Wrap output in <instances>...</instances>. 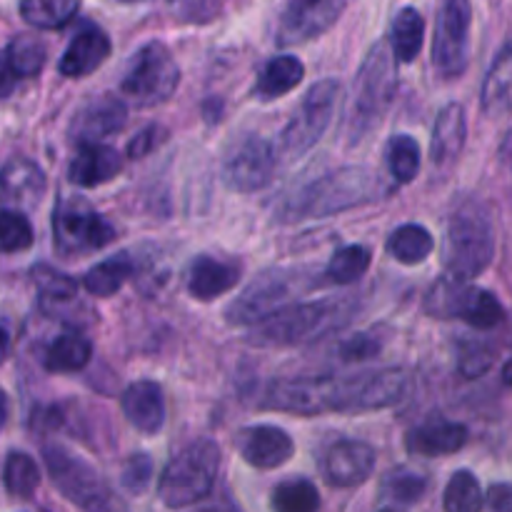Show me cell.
Segmentation results:
<instances>
[{
	"label": "cell",
	"mask_w": 512,
	"mask_h": 512,
	"mask_svg": "<svg viewBox=\"0 0 512 512\" xmlns=\"http://www.w3.org/2000/svg\"><path fill=\"white\" fill-rule=\"evenodd\" d=\"M135 275V265L128 255H113L103 263L93 265L85 273L83 288L95 298H113L125 283Z\"/></svg>",
	"instance_id": "f1b7e54d"
},
{
	"label": "cell",
	"mask_w": 512,
	"mask_h": 512,
	"mask_svg": "<svg viewBox=\"0 0 512 512\" xmlns=\"http://www.w3.org/2000/svg\"><path fill=\"white\" fill-rule=\"evenodd\" d=\"M425 310L433 318H463L478 330H493L505 320V308L490 290L470 288L468 280L440 278L425 298Z\"/></svg>",
	"instance_id": "30bf717a"
},
{
	"label": "cell",
	"mask_w": 512,
	"mask_h": 512,
	"mask_svg": "<svg viewBox=\"0 0 512 512\" xmlns=\"http://www.w3.org/2000/svg\"><path fill=\"white\" fill-rule=\"evenodd\" d=\"M428 480L413 470H393L383 483V495L395 505H413L425 495Z\"/></svg>",
	"instance_id": "60d3db41"
},
{
	"label": "cell",
	"mask_w": 512,
	"mask_h": 512,
	"mask_svg": "<svg viewBox=\"0 0 512 512\" xmlns=\"http://www.w3.org/2000/svg\"><path fill=\"white\" fill-rule=\"evenodd\" d=\"M80 0H20V15L40 30H58L75 18Z\"/></svg>",
	"instance_id": "d6a6232c"
},
{
	"label": "cell",
	"mask_w": 512,
	"mask_h": 512,
	"mask_svg": "<svg viewBox=\"0 0 512 512\" xmlns=\"http://www.w3.org/2000/svg\"><path fill=\"white\" fill-rule=\"evenodd\" d=\"M33 225L18 210L5 208L0 213V248H3L5 255L10 253H23L33 245Z\"/></svg>",
	"instance_id": "ab89813d"
},
{
	"label": "cell",
	"mask_w": 512,
	"mask_h": 512,
	"mask_svg": "<svg viewBox=\"0 0 512 512\" xmlns=\"http://www.w3.org/2000/svg\"><path fill=\"white\" fill-rule=\"evenodd\" d=\"M425 40V20L415 8H403L390 28V48L398 63H413Z\"/></svg>",
	"instance_id": "f546056e"
},
{
	"label": "cell",
	"mask_w": 512,
	"mask_h": 512,
	"mask_svg": "<svg viewBox=\"0 0 512 512\" xmlns=\"http://www.w3.org/2000/svg\"><path fill=\"white\" fill-rule=\"evenodd\" d=\"M480 105L490 118L512 113V43L505 45L490 65L480 90Z\"/></svg>",
	"instance_id": "484cf974"
},
{
	"label": "cell",
	"mask_w": 512,
	"mask_h": 512,
	"mask_svg": "<svg viewBox=\"0 0 512 512\" xmlns=\"http://www.w3.org/2000/svg\"><path fill=\"white\" fill-rule=\"evenodd\" d=\"M370 263H373V253L365 245H345V248L335 250L330 258L328 268H325V280L335 285H353L368 273Z\"/></svg>",
	"instance_id": "836d02e7"
},
{
	"label": "cell",
	"mask_w": 512,
	"mask_h": 512,
	"mask_svg": "<svg viewBox=\"0 0 512 512\" xmlns=\"http://www.w3.org/2000/svg\"><path fill=\"white\" fill-rule=\"evenodd\" d=\"M468 138V115L460 103H448L435 118L433 140H430V155L435 168H450L458 163L460 153Z\"/></svg>",
	"instance_id": "603a6c76"
},
{
	"label": "cell",
	"mask_w": 512,
	"mask_h": 512,
	"mask_svg": "<svg viewBox=\"0 0 512 512\" xmlns=\"http://www.w3.org/2000/svg\"><path fill=\"white\" fill-rule=\"evenodd\" d=\"M125 420L143 435H155L165 425V395L153 380H138L128 385L120 398Z\"/></svg>",
	"instance_id": "ffe728a7"
},
{
	"label": "cell",
	"mask_w": 512,
	"mask_h": 512,
	"mask_svg": "<svg viewBox=\"0 0 512 512\" xmlns=\"http://www.w3.org/2000/svg\"><path fill=\"white\" fill-rule=\"evenodd\" d=\"M120 3H138V0H120Z\"/></svg>",
	"instance_id": "f907efd6"
},
{
	"label": "cell",
	"mask_w": 512,
	"mask_h": 512,
	"mask_svg": "<svg viewBox=\"0 0 512 512\" xmlns=\"http://www.w3.org/2000/svg\"><path fill=\"white\" fill-rule=\"evenodd\" d=\"M3 200L5 205L18 208H35L45 193V173L35 160L10 158L3 168Z\"/></svg>",
	"instance_id": "cb8c5ba5"
},
{
	"label": "cell",
	"mask_w": 512,
	"mask_h": 512,
	"mask_svg": "<svg viewBox=\"0 0 512 512\" xmlns=\"http://www.w3.org/2000/svg\"><path fill=\"white\" fill-rule=\"evenodd\" d=\"M468 443V428L448 418H430L408 433V450L423 458L453 455Z\"/></svg>",
	"instance_id": "7402d4cb"
},
{
	"label": "cell",
	"mask_w": 512,
	"mask_h": 512,
	"mask_svg": "<svg viewBox=\"0 0 512 512\" xmlns=\"http://www.w3.org/2000/svg\"><path fill=\"white\" fill-rule=\"evenodd\" d=\"M270 505L275 512H318L320 493L310 480H288L273 490Z\"/></svg>",
	"instance_id": "74e56055"
},
{
	"label": "cell",
	"mask_w": 512,
	"mask_h": 512,
	"mask_svg": "<svg viewBox=\"0 0 512 512\" xmlns=\"http://www.w3.org/2000/svg\"><path fill=\"white\" fill-rule=\"evenodd\" d=\"M340 100V83L335 78H325L320 83H315L313 88L305 93L303 103L295 110L293 118L288 120L283 130H280L278 138V153L285 160H298L303 155H308L315 145L320 143V138L325 135V130L330 128L335 118V110H338Z\"/></svg>",
	"instance_id": "ba28073f"
},
{
	"label": "cell",
	"mask_w": 512,
	"mask_h": 512,
	"mask_svg": "<svg viewBox=\"0 0 512 512\" xmlns=\"http://www.w3.org/2000/svg\"><path fill=\"white\" fill-rule=\"evenodd\" d=\"M3 483L5 490H8L10 495H15V498H30L40 485L38 463H35L28 453L10 450L8 458H5Z\"/></svg>",
	"instance_id": "d590c367"
},
{
	"label": "cell",
	"mask_w": 512,
	"mask_h": 512,
	"mask_svg": "<svg viewBox=\"0 0 512 512\" xmlns=\"http://www.w3.org/2000/svg\"><path fill=\"white\" fill-rule=\"evenodd\" d=\"M238 453L248 465L258 470H275L288 463L295 453V443L283 428L275 425H250L235 438Z\"/></svg>",
	"instance_id": "e0dca14e"
},
{
	"label": "cell",
	"mask_w": 512,
	"mask_h": 512,
	"mask_svg": "<svg viewBox=\"0 0 512 512\" xmlns=\"http://www.w3.org/2000/svg\"><path fill=\"white\" fill-rule=\"evenodd\" d=\"M305 75V65L295 55H275L260 70L258 83H255V95L263 100H275L280 95H288L300 85Z\"/></svg>",
	"instance_id": "4316f807"
},
{
	"label": "cell",
	"mask_w": 512,
	"mask_h": 512,
	"mask_svg": "<svg viewBox=\"0 0 512 512\" xmlns=\"http://www.w3.org/2000/svg\"><path fill=\"white\" fill-rule=\"evenodd\" d=\"M435 250V238L428 228L418 223L400 225L388 238V253L403 265H418L428 260V255Z\"/></svg>",
	"instance_id": "1f68e13d"
},
{
	"label": "cell",
	"mask_w": 512,
	"mask_h": 512,
	"mask_svg": "<svg viewBox=\"0 0 512 512\" xmlns=\"http://www.w3.org/2000/svg\"><path fill=\"white\" fill-rule=\"evenodd\" d=\"M345 10V0H290L280 15L278 43L298 45L323 35Z\"/></svg>",
	"instance_id": "9a60e30c"
},
{
	"label": "cell",
	"mask_w": 512,
	"mask_h": 512,
	"mask_svg": "<svg viewBox=\"0 0 512 512\" xmlns=\"http://www.w3.org/2000/svg\"><path fill=\"white\" fill-rule=\"evenodd\" d=\"M163 140H165V128H160V125H148V128H143L133 140H130L128 155L130 158H143V155L153 153Z\"/></svg>",
	"instance_id": "f6af8a7d"
},
{
	"label": "cell",
	"mask_w": 512,
	"mask_h": 512,
	"mask_svg": "<svg viewBox=\"0 0 512 512\" xmlns=\"http://www.w3.org/2000/svg\"><path fill=\"white\" fill-rule=\"evenodd\" d=\"M503 383L510 385V388H512V358L503 365Z\"/></svg>",
	"instance_id": "c3c4849f"
},
{
	"label": "cell",
	"mask_w": 512,
	"mask_h": 512,
	"mask_svg": "<svg viewBox=\"0 0 512 512\" xmlns=\"http://www.w3.org/2000/svg\"><path fill=\"white\" fill-rule=\"evenodd\" d=\"M485 500L478 478L470 470H458L445 488L443 508L445 512H480Z\"/></svg>",
	"instance_id": "8d00e7d4"
},
{
	"label": "cell",
	"mask_w": 512,
	"mask_h": 512,
	"mask_svg": "<svg viewBox=\"0 0 512 512\" xmlns=\"http://www.w3.org/2000/svg\"><path fill=\"white\" fill-rule=\"evenodd\" d=\"M380 348H383V343H380L375 335L360 333V335H353V338H348L343 345H340V355H343V360H365V358H375V355L380 353Z\"/></svg>",
	"instance_id": "7bdbcfd3"
},
{
	"label": "cell",
	"mask_w": 512,
	"mask_h": 512,
	"mask_svg": "<svg viewBox=\"0 0 512 512\" xmlns=\"http://www.w3.org/2000/svg\"><path fill=\"white\" fill-rule=\"evenodd\" d=\"M325 478L335 488H355L375 470V450L363 440H338L325 455Z\"/></svg>",
	"instance_id": "ac0fdd59"
},
{
	"label": "cell",
	"mask_w": 512,
	"mask_h": 512,
	"mask_svg": "<svg viewBox=\"0 0 512 512\" xmlns=\"http://www.w3.org/2000/svg\"><path fill=\"white\" fill-rule=\"evenodd\" d=\"M380 512H403L400 508H385V510H380Z\"/></svg>",
	"instance_id": "681fc988"
},
{
	"label": "cell",
	"mask_w": 512,
	"mask_h": 512,
	"mask_svg": "<svg viewBox=\"0 0 512 512\" xmlns=\"http://www.w3.org/2000/svg\"><path fill=\"white\" fill-rule=\"evenodd\" d=\"M150 478H153V458H150L148 453L130 455L128 463L123 465V475H120L123 488L128 490V493L140 495L145 488H148Z\"/></svg>",
	"instance_id": "b9f144b4"
},
{
	"label": "cell",
	"mask_w": 512,
	"mask_h": 512,
	"mask_svg": "<svg viewBox=\"0 0 512 512\" xmlns=\"http://www.w3.org/2000/svg\"><path fill=\"white\" fill-rule=\"evenodd\" d=\"M240 268L225 260L198 255L190 265L188 290L195 300H215L220 295L230 293L238 285Z\"/></svg>",
	"instance_id": "d4e9b609"
},
{
	"label": "cell",
	"mask_w": 512,
	"mask_h": 512,
	"mask_svg": "<svg viewBox=\"0 0 512 512\" xmlns=\"http://www.w3.org/2000/svg\"><path fill=\"white\" fill-rule=\"evenodd\" d=\"M390 193V185L375 170L365 165H348L323 178L310 180L295 190L278 208L280 223H300V220L330 218L360 205L375 203Z\"/></svg>",
	"instance_id": "6da1fadb"
},
{
	"label": "cell",
	"mask_w": 512,
	"mask_h": 512,
	"mask_svg": "<svg viewBox=\"0 0 512 512\" xmlns=\"http://www.w3.org/2000/svg\"><path fill=\"white\" fill-rule=\"evenodd\" d=\"M470 25H473L470 0H445L438 13L433 40V65L443 78H460L468 70Z\"/></svg>",
	"instance_id": "5bb4252c"
},
{
	"label": "cell",
	"mask_w": 512,
	"mask_h": 512,
	"mask_svg": "<svg viewBox=\"0 0 512 512\" xmlns=\"http://www.w3.org/2000/svg\"><path fill=\"white\" fill-rule=\"evenodd\" d=\"M315 288V280L303 268H270L255 275L243 293L228 305L225 320L235 328H255L278 310L293 305L290 300L303 290Z\"/></svg>",
	"instance_id": "5b68a950"
},
{
	"label": "cell",
	"mask_w": 512,
	"mask_h": 512,
	"mask_svg": "<svg viewBox=\"0 0 512 512\" xmlns=\"http://www.w3.org/2000/svg\"><path fill=\"white\" fill-rule=\"evenodd\" d=\"M495 258V228L488 208L480 200H463L448 220L443 243L445 275L475 280Z\"/></svg>",
	"instance_id": "7a4b0ae2"
},
{
	"label": "cell",
	"mask_w": 512,
	"mask_h": 512,
	"mask_svg": "<svg viewBox=\"0 0 512 512\" xmlns=\"http://www.w3.org/2000/svg\"><path fill=\"white\" fill-rule=\"evenodd\" d=\"M390 175L403 183H413L420 173V145L413 135H395L388 145Z\"/></svg>",
	"instance_id": "f35d334b"
},
{
	"label": "cell",
	"mask_w": 512,
	"mask_h": 512,
	"mask_svg": "<svg viewBox=\"0 0 512 512\" xmlns=\"http://www.w3.org/2000/svg\"><path fill=\"white\" fill-rule=\"evenodd\" d=\"M125 120H128V108L123 98L113 93L93 95L75 110L73 123H70V140L78 145L100 143L108 135L123 130Z\"/></svg>",
	"instance_id": "2e32d148"
},
{
	"label": "cell",
	"mask_w": 512,
	"mask_h": 512,
	"mask_svg": "<svg viewBox=\"0 0 512 512\" xmlns=\"http://www.w3.org/2000/svg\"><path fill=\"white\" fill-rule=\"evenodd\" d=\"M218 470V445L213 440H195L165 465L158 483V498L170 510L190 508L213 490Z\"/></svg>",
	"instance_id": "8992f818"
},
{
	"label": "cell",
	"mask_w": 512,
	"mask_h": 512,
	"mask_svg": "<svg viewBox=\"0 0 512 512\" xmlns=\"http://www.w3.org/2000/svg\"><path fill=\"white\" fill-rule=\"evenodd\" d=\"M490 365H493V353L483 345H473V348L460 355V373L465 378H480L483 373H488Z\"/></svg>",
	"instance_id": "ee69618b"
},
{
	"label": "cell",
	"mask_w": 512,
	"mask_h": 512,
	"mask_svg": "<svg viewBox=\"0 0 512 512\" xmlns=\"http://www.w3.org/2000/svg\"><path fill=\"white\" fill-rule=\"evenodd\" d=\"M43 460L50 480L65 500L85 512H103L108 503V488L93 465L85 463L80 455L70 453L63 445H45Z\"/></svg>",
	"instance_id": "7c38bea8"
},
{
	"label": "cell",
	"mask_w": 512,
	"mask_h": 512,
	"mask_svg": "<svg viewBox=\"0 0 512 512\" xmlns=\"http://www.w3.org/2000/svg\"><path fill=\"white\" fill-rule=\"evenodd\" d=\"M395 63L398 58L388 43H375L365 55L358 70V80H355V98L353 110H350V140L353 143L373 133L388 113L395 85H398Z\"/></svg>",
	"instance_id": "277c9868"
},
{
	"label": "cell",
	"mask_w": 512,
	"mask_h": 512,
	"mask_svg": "<svg viewBox=\"0 0 512 512\" xmlns=\"http://www.w3.org/2000/svg\"><path fill=\"white\" fill-rule=\"evenodd\" d=\"M178 83L180 68L168 45L150 40L128 63L120 90H123V98H128L138 108H155L173 98Z\"/></svg>",
	"instance_id": "9c48e42d"
},
{
	"label": "cell",
	"mask_w": 512,
	"mask_h": 512,
	"mask_svg": "<svg viewBox=\"0 0 512 512\" xmlns=\"http://www.w3.org/2000/svg\"><path fill=\"white\" fill-rule=\"evenodd\" d=\"M353 315L350 300H313V303H295L278 310L268 320L258 323L250 333L248 343L255 348H293L305 345L315 338H323L330 330L348 323Z\"/></svg>",
	"instance_id": "3957f363"
},
{
	"label": "cell",
	"mask_w": 512,
	"mask_h": 512,
	"mask_svg": "<svg viewBox=\"0 0 512 512\" xmlns=\"http://www.w3.org/2000/svg\"><path fill=\"white\" fill-rule=\"evenodd\" d=\"M90 355H93V345L85 335H58L45 353V370L48 373H80L90 363Z\"/></svg>",
	"instance_id": "83f0119b"
},
{
	"label": "cell",
	"mask_w": 512,
	"mask_h": 512,
	"mask_svg": "<svg viewBox=\"0 0 512 512\" xmlns=\"http://www.w3.org/2000/svg\"><path fill=\"white\" fill-rule=\"evenodd\" d=\"M43 40L35 35H15L5 48V73L13 78H35L43 70L45 58H48Z\"/></svg>",
	"instance_id": "4dcf8cb0"
},
{
	"label": "cell",
	"mask_w": 512,
	"mask_h": 512,
	"mask_svg": "<svg viewBox=\"0 0 512 512\" xmlns=\"http://www.w3.org/2000/svg\"><path fill=\"white\" fill-rule=\"evenodd\" d=\"M265 410L313 418L323 413H348L350 378H275L260 400Z\"/></svg>",
	"instance_id": "52a82bcc"
},
{
	"label": "cell",
	"mask_w": 512,
	"mask_h": 512,
	"mask_svg": "<svg viewBox=\"0 0 512 512\" xmlns=\"http://www.w3.org/2000/svg\"><path fill=\"white\" fill-rule=\"evenodd\" d=\"M500 158H503V163L508 165V170L512 173V130L505 135L503 145H500Z\"/></svg>",
	"instance_id": "7dc6e473"
},
{
	"label": "cell",
	"mask_w": 512,
	"mask_h": 512,
	"mask_svg": "<svg viewBox=\"0 0 512 512\" xmlns=\"http://www.w3.org/2000/svg\"><path fill=\"white\" fill-rule=\"evenodd\" d=\"M33 283L38 288L40 303L48 313H55V310H60V305L70 303L78 295V283L70 275L50 268V265H38L33 270Z\"/></svg>",
	"instance_id": "e575fe53"
},
{
	"label": "cell",
	"mask_w": 512,
	"mask_h": 512,
	"mask_svg": "<svg viewBox=\"0 0 512 512\" xmlns=\"http://www.w3.org/2000/svg\"><path fill=\"white\" fill-rule=\"evenodd\" d=\"M120 170H123V158L118 150L103 143H85L70 160L68 180L78 188H98L110 183Z\"/></svg>",
	"instance_id": "44dd1931"
},
{
	"label": "cell",
	"mask_w": 512,
	"mask_h": 512,
	"mask_svg": "<svg viewBox=\"0 0 512 512\" xmlns=\"http://www.w3.org/2000/svg\"><path fill=\"white\" fill-rule=\"evenodd\" d=\"M278 158V148L268 138L248 133L230 145L220 165V175L235 193H255L273 180Z\"/></svg>",
	"instance_id": "4fadbf2b"
},
{
	"label": "cell",
	"mask_w": 512,
	"mask_h": 512,
	"mask_svg": "<svg viewBox=\"0 0 512 512\" xmlns=\"http://www.w3.org/2000/svg\"><path fill=\"white\" fill-rule=\"evenodd\" d=\"M108 55L110 38L105 35V30L93 23H83L65 48L58 70L65 78H88L108 60Z\"/></svg>",
	"instance_id": "d6986e66"
},
{
	"label": "cell",
	"mask_w": 512,
	"mask_h": 512,
	"mask_svg": "<svg viewBox=\"0 0 512 512\" xmlns=\"http://www.w3.org/2000/svg\"><path fill=\"white\" fill-rule=\"evenodd\" d=\"M55 250L68 258L105 248L115 240V228L78 198L60 200L53 213Z\"/></svg>",
	"instance_id": "8fae6325"
},
{
	"label": "cell",
	"mask_w": 512,
	"mask_h": 512,
	"mask_svg": "<svg viewBox=\"0 0 512 512\" xmlns=\"http://www.w3.org/2000/svg\"><path fill=\"white\" fill-rule=\"evenodd\" d=\"M488 510L490 512H512V485L498 483L488 490Z\"/></svg>",
	"instance_id": "bcb514c9"
}]
</instances>
